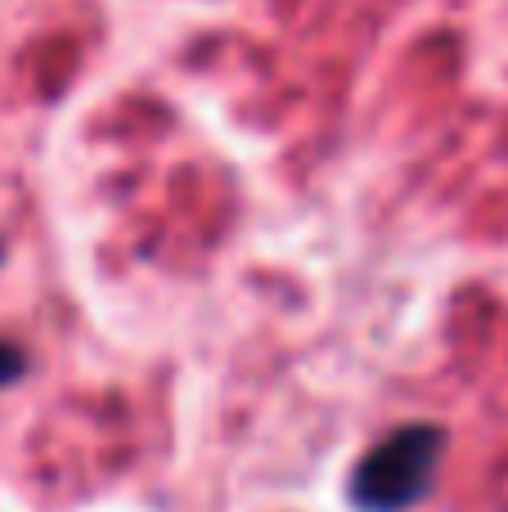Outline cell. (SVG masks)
Instances as JSON below:
<instances>
[{
  "label": "cell",
  "mask_w": 508,
  "mask_h": 512,
  "mask_svg": "<svg viewBox=\"0 0 508 512\" xmlns=\"http://www.w3.org/2000/svg\"><path fill=\"white\" fill-rule=\"evenodd\" d=\"M446 454V432L432 423H410L383 436L351 477V499L365 512H405L432 490V477Z\"/></svg>",
  "instance_id": "cell-1"
},
{
  "label": "cell",
  "mask_w": 508,
  "mask_h": 512,
  "mask_svg": "<svg viewBox=\"0 0 508 512\" xmlns=\"http://www.w3.org/2000/svg\"><path fill=\"white\" fill-rule=\"evenodd\" d=\"M27 373V355L18 351L14 342H0V387H9V382H18Z\"/></svg>",
  "instance_id": "cell-2"
}]
</instances>
